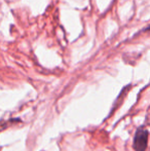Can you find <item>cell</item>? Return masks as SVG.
Segmentation results:
<instances>
[{
    "label": "cell",
    "instance_id": "6da1fadb",
    "mask_svg": "<svg viewBox=\"0 0 150 151\" xmlns=\"http://www.w3.org/2000/svg\"><path fill=\"white\" fill-rule=\"evenodd\" d=\"M148 145V132L144 129H139L135 135L134 149L136 151H145Z\"/></svg>",
    "mask_w": 150,
    "mask_h": 151
}]
</instances>
